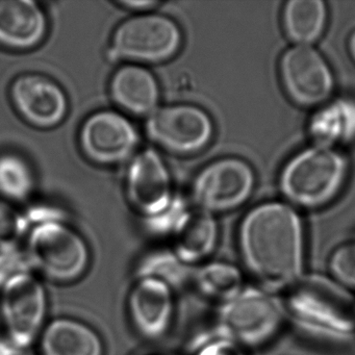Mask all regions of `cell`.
I'll use <instances>...</instances> for the list:
<instances>
[{"label": "cell", "instance_id": "cell-28", "mask_svg": "<svg viewBox=\"0 0 355 355\" xmlns=\"http://www.w3.org/2000/svg\"><path fill=\"white\" fill-rule=\"evenodd\" d=\"M118 3L125 9L134 11H147L159 5V3L155 1H120Z\"/></svg>", "mask_w": 355, "mask_h": 355}, {"label": "cell", "instance_id": "cell-16", "mask_svg": "<svg viewBox=\"0 0 355 355\" xmlns=\"http://www.w3.org/2000/svg\"><path fill=\"white\" fill-rule=\"evenodd\" d=\"M47 18L32 0H0V45L15 51L38 46L47 34Z\"/></svg>", "mask_w": 355, "mask_h": 355}, {"label": "cell", "instance_id": "cell-15", "mask_svg": "<svg viewBox=\"0 0 355 355\" xmlns=\"http://www.w3.org/2000/svg\"><path fill=\"white\" fill-rule=\"evenodd\" d=\"M173 253L190 266L211 257L219 239V227L213 214L200 209H184L172 226Z\"/></svg>", "mask_w": 355, "mask_h": 355}, {"label": "cell", "instance_id": "cell-14", "mask_svg": "<svg viewBox=\"0 0 355 355\" xmlns=\"http://www.w3.org/2000/svg\"><path fill=\"white\" fill-rule=\"evenodd\" d=\"M130 317L139 334L147 338L163 336L174 311L172 286L153 276H141L128 296Z\"/></svg>", "mask_w": 355, "mask_h": 355}, {"label": "cell", "instance_id": "cell-1", "mask_svg": "<svg viewBox=\"0 0 355 355\" xmlns=\"http://www.w3.org/2000/svg\"><path fill=\"white\" fill-rule=\"evenodd\" d=\"M239 252L247 273L257 286L282 293L304 275V225L294 207L269 201L251 209L241 221Z\"/></svg>", "mask_w": 355, "mask_h": 355}, {"label": "cell", "instance_id": "cell-7", "mask_svg": "<svg viewBox=\"0 0 355 355\" xmlns=\"http://www.w3.org/2000/svg\"><path fill=\"white\" fill-rule=\"evenodd\" d=\"M0 311L10 340L18 348L30 346L42 332L47 313V294L42 282L21 272L1 286Z\"/></svg>", "mask_w": 355, "mask_h": 355}, {"label": "cell", "instance_id": "cell-21", "mask_svg": "<svg viewBox=\"0 0 355 355\" xmlns=\"http://www.w3.org/2000/svg\"><path fill=\"white\" fill-rule=\"evenodd\" d=\"M193 280L202 296L219 305L234 298L246 286L241 268L227 261L203 263L195 271Z\"/></svg>", "mask_w": 355, "mask_h": 355}, {"label": "cell", "instance_id": "cell-27", "mask_svg": "<svg viewBox=\"0 0 355 355\" xmlns=\"http://www.w3.org/2000/svg\"><path fill=\"white\" fill-rule=\"evenodd\" d=\"M196 355H248V350L228 338L217 336L207 340L197 350Z\"/></svg>", "mask_w": 355, "mask_h": 355}, {"label": "cell", "instance_id": "cell-8", "mask_svg": "<svg viewBox=\"0 0 355 355\" xmlns=\"http://www.w3.org/2000/svg\"><path fill=\"white\" fill-rule=\"evenodd\" d=\"M255 173L239 157H223L205 166L195 178L192 198L197 209L224 213L242 207L252 194Z\"/></svg>", "mask_w": 355, "mask_h": 355}, {"label": "cell", "instance_id": "cell-19", "mask_svg": "<svg viewBox=\"0 0 355 355\" xmlns=\"http://www.w3.org/2000/svg\"><path fill=\"white\" fill-rule=\"evenodd\" d=\"M315 145L334 147L355 139V101L338 99L324 105L309 121Z\"/></svg>", "mask_w": 355, "mask_h": 355}, {"label": "cell", "instance_id": "cell-12", "mask_svg": "<svg viewBox=\"0 0 355 355\" xmlns=\"http://www.w3.org/2000/svg\"><path fill=\"white\" fill-rule=\"evenodd\" d=\"M126 194L130 205L145 217L159 219L170 211L173 202L171 176L157 151L144 149L132 157Z\"/></svg>", "mask_w": 355, "mask_h": 355}, {"label": "cell", "instance_id": "cell-26", "mask_svg": "<svg viewBox=\"0 0 355 355\" xmlns=\"http://www.w3.org/2000/svg\"><path fill=\"white\" fill-rule=\"evenodd\" d=\"M26 271H30V265L26 255L18 252L17 249L0 250V286L16 274Z\"/></svg>", "mask_w": 355, "mask_h": 355}, {"label": "cell", "instance_id": "cell-4", "mask_svg": "<svg viewBox=\"0 0 355 355\" xmlns=\"http://www.w3.org/2000/svg\"><path fill=\"white\" fill-rule=\"evenodd\" d=\"M286 319L282 301L261 286H246L236 296L219 305L218 336L245 349L259 348L271 342Z\"/></svg>", "mask_w": 355, "mask_h": 355}, {"label": "cell", "instance_id": "cell-24", "mask_svg": "<svg viewBox=\"0 0 355 355\" xmlns=\"http://www.w3.org/2000/svg\"><path fill=\"white\" fill-rule=\"evenodd\" d=\"M28 222L9 201L0 198V250L16 249L17 243L28 232Z\"/></svg>", "mask_w": 355, "mask_h": 355}, {"label": "cell", "instance_id": "cell-18", "mask_svg": "<svg viewBox=\"0 0 355 355\" xmlns=\"http://www.w3.org/2000/svg\"><path fill=\"white\" fill-rule=\"evenodd\" d=\"M42 355H103V343L90 326L70 318H58L43 328Z\"/></svg>", "mask_w": 355, "mask_h": 355}, {"label": "cell", "instance_id": "cell-11", "mask_svg": "<svg viewBox=\"0 0 355 355\" xmlns=\"http://www.w3.org/2000/svg\"><path fill=\"white\" fill-rule=\"evenodd\" d=\"M80 144L90 161L99 165H117L136 155L139 135L125 116L115 111H101L83 124Z\"/></svg>", "mask_w": 355, "mask_h": 355}, {"label": "cell", "instance_id": "cell-17", "mask_svg": "<svg viewBox=\"0 0 355 355\" xmlns=\"http://www.w3.org/2000/svg\"><path fill=\"white\" fill-rule=\"evenodd\" d=\"M110 94L116 105L132 115L148 117L159 107V83L141 66L119 68L112 76Z\"/></svg>", "mask_w": 355, "mask_h": 355}, {"label": "cell", "instance_id": "cell-5", "mask_svg": "<svg viewBox=\"0 0 355 355\" xmlns=\"http://www.w3.org/2000/svg\"><path fill=\"white\" fill-rule=\"evenodd\" d=\"M24 255L30 268L59 282L78 279L90 263L85 239L60 219L44 220L33 226Z\"/></svg>", "mask_w": 355, "mask_h": 355}, {"label": "cell", "instance_id": "cell-20", "mask_svg": "<svg viewBox=\"0 0 355 355\" xmlns=\"http://www.w3.org/2000/svg\"><path fill=\"white\" fill-rule=\"evenodd\" d=\"M327 24V7L321 0H290L282 11L286 37L296 45H311L320 39Z\"/></svg>", "mask_w": 355, "mask_h": 355}, {"label": "cell", "instance_id": "cell-23", "mask_svg": "<svg viewBox=\"0 0 355 355\" xmlns=\"http://www.w3.org/2000/svg\"><path fill=\"white\" fill-rule=\"evenodd\" d=\"M189 266L184 265L173 252H157L142 261L139 270L141 276H153L167 282L169 286H180L187 277Z\"/></svg>", "mask_w": 355, "mask_h": 355}, {"label": "cell", "instance_id": "cell-29", "mask_svg": "<svg viewBox=\"0 0 355 355\" xmlns=\"http://www.w3.org/2000/svg\"><path fill=\"white\" fill-rule=\"evenodd\" d=\"M348 49L351 58L355 62V31L349 37Z\"/></svg>", "mask_w": 355, "mask_h": 355}, {"label": "cell", "instance_id": "cell-22", "mask_svg": "<svg viewBox=\"0 0 355 355\" xmlns=\"http://www.w3.org/2000/svg\"><path fill=\"white\" fill-rule=\"evenodd\" d=\"M34 187V173L24 157L10 153L0 155V196L3 199L26 200Z\"/></svg>", "mask_w": 355, "mask_h": 355}, {"label": "cell", "instance_id": "cell-9", "mask_svg": "<svg viewBox=\"0 0 355 355\" xmlns=\"http://www.w3.org/2000/svg\"><path fill=\"white\" fill-rule=\"evenodd\" d=\"M146 134L157 146L176 155L198 153L214 136L209 114L193 105L157 107L147 117Z\"/></svg>", "mask_w": 355, "mask_h": 355}, {"label": "cell", "instance_id": "cell-3", "mask_svg": "<svg viewBox=\"0 0 355 355\" xmlns=\"http://www.w3.org/2000/svg\"><path fill=\"white\" fill-rule=\"evenodd\" d=\"M348 171V159L340 151L313 145L286 164L280 173V191L297 207L319 209L340 194Z\"/></svg>", "mask_w": 355, "mask_h": 355}, {"label": "cell", "instance_id": "cell-2", "mask_svg": "<svg viewBox=\"0 0 355 355\" xmlns=\"http://www.w3.org/2000/svg\"><path fill=\"white\" fill-rule=\"evenodd\" d=\"M282 303L286 318L307 334L338 343L355 338V294L330 275L305 273Z\"/></svg>", "mask_w": 355, "mask_h": 355}, {"label": "cell", "instance_id": "cell-25", "mask_svg": "<svg viewBox=\"0 0 355 355\" xmlns=\"http://www.w3.org/2000/svg\"><path fill=\"white\" fill-rule=\"evenodd\" d=\"M329 275L355 294V241L336 247L328 259Z\"/></svg>", "mask_w": 355, "mask_h": 355}, {"label": "cell", "instance_id": "cell-6", "mask_svg": "<svg viewBox=\"0 0 355 355\" xmlns=\"http://www.w3.org/2000/svg\"><path fill=\"white\" fill-rule=\"evenodd\" d=\"M178 24L161 14H141L122 22L112 37L110 59L132 63H162L180 51Z\"/></svg>", "mask_w": 355, "mask_h": 355}, {"label": "cell", "instance_id": "cell-10", "mask_svg": "<svg viewBox=\"0 0 355 355\" xmlns=\"http://www.w3.org/2000/svg\"><path fill=\"white\" fill-rule=\"evenodd\" d=\"M279 76L288 96L300 107L324 105L334 89L325 58L311 45H295L282 53Z\"/></svg>", "mask_w": 355, "mask_h": 355}, {"label": "cell", "instance_id": "cell-13", "mask_svg": "<svg viewBox=\"0 0 355 355\" xmlns=\"http://www.w3.org/2000/svg\"><path fill=\"white\" fill-rule=\"evenodd\" d=\"M10 97L18 114L36 128H55L67 115L68 101L63 89L42 74L18 76L10 88Z\"/></svg>", "mask_w": 355, "mask_h": 355}, {"label": "cell", "instance_id": "cell-30", "mask_svg": "<svg viewBox=\"0 0 355 355\" xmlns=\"http://www.w3.org/2000/svg\"><path fill=\"white\" fill-rule=\"evenodd\" d=\"M17 355H38V354H35V353H30V352H21Z\"/></svg>", "mask_w": 355, "mask_h": 355}]
</instances>
